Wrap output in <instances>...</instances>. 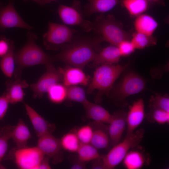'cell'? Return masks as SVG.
<instances>
[{
    "label": "cell",
    "mask_w": 169,
    "mask_h": 169,
    "mask_svg": "<svg viewBox=\"0 0 169 169\" xmlns=\"http://www.w3.org/2000/svg\"><path fill=\"white\" fill-rule=\"evenodd\" d=\"M40 5L41 0H32Z\"/></svg>",
    "instance_id": "f6af8a7d"
},
{
    "label": "cell",
    "mask_w": 169,
    "mask_h": 169,
    "mask_svg": "<svg viewBox=\"0 0 169 169\" xmlns=\"http://www.w3.org/2000/svg\"><path fill=\"white\" fill-rule=\"evenodd\" d=\"M145 133L143 128L137 130L131 135L125 137L122 142L113 146L108 153L102 155L104 169H113L120 163L132 148H135L142 140Z\"/></svg>",
    "instance_id": "8992f818"
},
{
    "label": "cell",
    "mask_w": 169,
    "mask_h": 169,
    "mask_svg": "<svg viewBox=\"0 0 169 169\" xmlns=\"http://www.w3.org/2000/svg\"><path fill=\"white\" fill-rule=\"evenodd\" d=\"M24 106L26 114L38 137L54 131L55 129L54 124L48 121L27 104L25 103Z\"/></svg>",
    "instance_id": "2e32d148"
},
{
    "label": "cell",
    "mask_w": 169,
    "mask_h": 169,
    "mask_svg": "<svg viewBox=\"0 0 169 169\" xmlns=\"http://www.w3.org/2000/svg\"><path fill=\"white\" fill-rule=\"evenodd\" d=\"M131 41L136 49H142L152 46L157 42L156 38L152 36H149L136 32L131 36Z\"/></svg>",
    "instance_id": "f1b7e54d"
},
{
    "label": "cell",
    "mask_w": 169,
    "mask_h": 169,
    "mask_svg": "<svg viewBox=\"0 0 169 169\" xmlns=\"http://www.w3.org/2000/svg\"><path fill=\"white\" fill-rule=\"evenodd\" d=\"M159 68H153L151 70V74L152 77L155 79L160 78L162 74L166 71H168V65Z\"/></svg>",
    "instance_id": "f35d334b"
},
{
    "label": "cell",
    "mask_w": 169,
    "mask_h": 169,
    "mask_svg": "<svg viewBox=\"0 0 169 169\" xmlns=\"http://www.w3.org/2000/svg\"><path fill=\"white\" fill-rule=\"evenodd\" d=\"M10 104L4 93L0 96V120H2L5 115Z\"/></svg>",
    "instance_id": "8d00e7d4"
},
{
    "label": "cell",
    "mask_w": 169,
    "mask_h": 169,
    "mask_svg": "<svg viewBox=\"0 0 169 169\" xmlns=\"http://www.w3.org/2000/svg\"><path fill=\"white\" fill-rule=\"evenodd\" d=\"M48 156H45L41 161L38 169H50L51 167L49 165V161L50 159Z\"/></svg>",
    "instance_id": "60d3db41"
},
{
    "label": "cell",
    "mask_w": 169,
    "mask_h": 169,
    "mask_svg": "<svg viewBox=\"0 0 169 169\" xmlns=\"http://www.w3.org/2000/svg\"><path fill=\"white\" fill-rule=\"evenodd\" d=\"M36 146L45 156L52 158L54 163H57L62 160V149L60 139L54 136L52 134L39 137Z\"/></svg>",
    "instance_id": "7c38bea8"
},
{
    "label": "cell",
    "mask_w": 169,
    "mask_h": 169,
    "mask_svg": "<svg viewBox=\"0 0 169 169\" xmlns=\"http://www.w3.org/2000/svg\"><path fill=\"white\" fill-rule=\"evenodd\" d=\"M14 49V42L11 40L9 51L0 59V69L5 77L9 78L13 75L15 69Z\"/></svg>",
    "instance_id": "d4e9b609"
},
{
    "label": "cell",
    "mask_w": 169,
    "mask_h": 169,
    "mask_svg": "<svg viewBox=\"0 0 169 169\" xmlns=\"http://www.w3.org/2000/svg\"><path fill=\"white\" fill-rule=\"evenodd\" d=\"M146 81L142 77L134 72L127 74L113 89L110 98L117 105L125 107L127 104L126 99L145 89Z\"/></svg>",
    "instance_id": "5b68a950"
},
{
    "label": "cell",
    "mask_w": 169,
    "mask_h": 169,
    "mask_svg": "<svg viewBox=\"0 0 169 169\" xmlns=\"http://www.w3.org/2000/svg\"><path fill=\"white\" fill-rule=\"evenodd\" d=\"M77 152L78 158L85 163L92 161L101 155L98 149L90 143H80Z\"/></svg>",
    "instance_id": "83f0119b"
},
{
    "label": "cell",
    "mask_w": 169,
    "mask_h": 169,
    "mask_svg": "<svg viewBox=\"0 0 169 169\" xmlns=\"http://www.w3.org/2000/svg\"><path fill=\"white\" fill-rule=\"evenodd\" d=\"M3 168L4 167L0 165V168Z\"/></svg>",
    "instance_id": "bcb514c9"
},
{
    "label": "cell",
    "mask_w": 169,
    "mask_h": 169,
    "mask_svg": "<svg viewBox=\"0 0 169 169\" xmlns=\"http://www.w3.org/2000/svg\"><path fill=\"white\" fill-rule=\"evenodd\" d=\"M84 108L86 116L94 121L109 124L112 117L111 115L104 107L92 103L87 99L82 104Z\"/></svg>",
    "instance_id": "ac0fdd59"
},
{
    "label": "cell",
    "mask_w": 169,
    "mask_h": 169,
    "mask_svg": "<svg viewBox=\"0 0 169 169\" xmlns=\"http://www.w3.org/2000/svg\"><path fill=\"white\" fill-rule=\"evenodd\" d=\"M121 3L130 15L136 17L145 12L151 4L147 0H122Z\"/></svg>",
    "instance_id": "484cf974"
},
{
    "label": "cell",
    "mask_w": 169,
    "mask_h": 169,
    "mask_svg": "<svg viewBox=\"0 0 169 169\" xmlns=\"http://www.w3.org/2000/svg\"><path fill=\"white\" fill-rule=\"evenodd\" d=\"M26 35V44L14 53L16 66L13 74L15 79L21 78L22 70L25 68L39 64L46 66L55 61L53 56L47 54L36 43L37 39L36 34L29 31Z\"/></svg>",
    "instance_id": "7a4b0ae2"
},
{
    "label": "cell",
    "mask_w": 169,
    "mask_h": 169,
    "mask_svg": "<svg viewBox=\"0 0 169 169\" xmlns=\"http://www.w3.org/2000/svg\"><path fill=\"white\" fill-rule=\"evenodd\" d=\"M144 104L143 100L140 99L129 107L127 113V132L125 137L132 134L142 122L145 117Z\"/></svg>",
    "instance_id": "9a60e30c"
},
{
    "label": "cell",
    "mask_w": 169,
    "mask_h": 169,
    "mask_svg": "<svg viewBox=\"0 0 169 169\" xmlns=\"http://www.w3.org/2000/svg\"><path fill=\"white\" fill-rule=\"evenodd\" d=\"M86 167L85 162L80 161L78 158L76 160L73 162L72 166L71 167L72 169H84Z\"/></svg>",
    "instance_id": "b9f144b4"
},
{
    "label": "cell",
    "mask_w": 169,
    "mask_h": 169,
    "mask_svg": "<svg viewBox=\"0 0 169 169\" xmlns=\"http://www.w3.org/2000/svg\"><path fill=\"white\" fill-rule=\"evenodd\" d=\"M120 57L117 46L111 44L102 49L90 65L95 67L103 64H115L118 63Z\"/></svg>",
    "instance_id": "ffe728a7"
},
{
    "label": "cell",
    "mask_w": 169,
    "mask_h": 169,
    "mask_svg": "<svg viewBox=\"0 0 169 169\" xmlns=\"http://www.w3.org/2000/svg\"><path fill=\"white\" fill-rule=\"evenodd\" d=\"M46 72L35 83L30 85L34 98H41L54 85L62 82V76L53 64L45 66Z\"/></svg>",
    "instance_id": "30bf717a"
},
{
    "label": "cell",
    "mask_w": 169,
    "mask_h": 169,
    "mask_svg": "<svg viewBox=\"0 0 169 169\" xmlns=\"http://www.w3.org/2000/svg\"><path fill=\"white\" fill-rule=\"evenodd\" d=\"M14 126L7 125L0 131V162L3 158L7 151L8 141L11 139V135Z\"/></svg>",
    "instance_id": "d6a6232c"
},
{
    "label": "cell",
    "mask_w": 169,
    "mask_h": 169,
    "mask_svg": "<svg viewBox=\"0 0 169 169\" xmlns=\"http://www.w3.org/2000/svg\"><path fill=\"white\" fill-rule=\"evenodd\" d=\"M90 125L93 134L90 144L97 149L107 148L110 143L108 127L104 123L95 121Z\"/></svg>",
    "instance_id": "44dd1931"
},
{
    "label": "cell",
    "mask_w": 169,
    "mask_h": 169,
    "mask_svg": "<svg viewBox=\"0 0 169 169\" xmlns=\"http://www.w3.org/2000/svg\"><path fill=\"white\" fill-rule=\"evenodd\" d=\"M83 10L85 17H89L95 13H104L114 8L122 0H87Z\"/></svg>",
    "instance_id": "d6986e66"
},
{
    "label": "cell",
    "mask_w": 169,
    "mask_h": 169,
    "mask_svg": "<svg viewBox=\"0 0 169 169\" xmlns=\"http://www.w3.org/2000/svg\"><path fill=\"white\" fill-rule=\"evenodd\" d=\"M58 69L62 74L63 84L66 87L78 84L85 86L89 84L90 77L79 68L66 64L64 68Z\"/></svg>",
    "instance_id": "5bb4252c"
},
{
    "label": "cell",
    "mask_w": 169,
    "mask_h": 169,
    "mask_svg": "<svg viewBox=\"0 0 169 169\" xmlns=\"http://www.w3.org/2000/svg\"><path fill=\"white\" fill-rule=\"evenodd\" d=\"M67 87L66 100L82 104L87 99L84 89L77 85L71 86Z\"/></svg>",
    "instance_id": "836d02e7"
},
{
    "label": "cell",
    "mask_w": 169,
    "mask_h": 169,
    "mask_svg": "<svg viewBox=\"0 0 169 169\" xmlns=\"http://www.w3.org/2000/svg\"><path fill=\"white\" fill-rule=\"evenodd\" d=\"M149 158L141 150L134 149L129 151L122 161L125 167L127 169H140L148 164Z\"/></svg>",
    "instance_id": "603a6c76"
},
{
    "label": "cell",
    "mask_w": 169,
    "mask_h": 169,
    "mask_svg": "<svg viewBox=\"0 0 169 169\" xmlns=\"http://www.w3.org/2000/svg\"><path fill=\"white\" fill-rule=\"evenodd\" d=\"M149 100V107L151 109H161L169 112V97L168 94L161 95L153 92Z\"/></svg>",
    "instance_id": "4dcf8cb0"
},
{
    "label": "cell",
    "mask_w": 169,
    "mask_h": 169,
    "mask_svg": "<svg viewBox=\"0 0 169 169\" xmlns=\"http://www.w3.org/2000/svg\"><path fill=\"white\" fill-rule=\"evenodd\" d=\"M145 117L148 121L152 123L162 125L169 123V112L161 109H151Z\"/></svg>",
    "instance_id": "1f68e13d"
},
{
    "label": "cell",
    "mask_w": 169,
    "mask_h": 169,
    "mask_svg": "<svg viewBox=\"0 0 169 169\" xmlns=\"http://www.w3.org/2000/svg\"><path fill=\"white\" fill-rule=\"evenodd\" d=\"M75 132L81 143H90L93 134V129L90 125L82 126Z\"/></svg>",
    "instance_id": "e575fe53"
},
{
    "label": "cell",
    "mask_w": 169,
    "mask_h": 169,
    "mask_svg": "<svg viewBox=\"0 0 169 169\" xmlns=\"http://www.w3.org/2000/svg\"><path fill=\"white\" fill-rule=\"evenodd\" d=\"M127 112L120 110L112 115L108 126L110 143L112 146L119 143L126 126Z\"/></svg>",
    "instance_id": "4fadbf2b"
},
{
    "label": "cell",
    "mask_w": 169,
    "mask_h": 169,
    "mask_svg": "<svg viewBox=\"0 0 169 169\" xmlns=\"http://www.w3.org/2000/svg\"><path fill=\"white\" fill-rule=\"evenodd\" d=\"M6 91L4 93L10 104H13L22 102L25 95L23 89L29 86L25 80L21 78L14 80L8 79L5 82Z\"/></svg>",
    "instance_id": "e0dca14e"
},
{
    "label": "cell",
    "mask_w": 169,
    "mask_h": 169,
    "mask_svg": "<svg viewBox=\"0 0 169 169\" xmlns=\"http://www.w3.org/2000/svg\"><path fill=\"white\" fill-rule=\"evenodd\" d=\"M47 93L48 97L51 102L60 104L66 100L67 87L63 84L59 83L52 86Z\"/></svg>",
    "instance_id": "4316f807"
},
{
    "label": "cell",
    "mask_w": 169,
    "mask_h": 169,
    "mask_svg": "<svg viewBox=\"0 0 169 169\" xmlns=\"http://www.w3.org/2000/svg\"><path fill=\"white\" fill-rule=\"evenodd\" d=\"M45 155L37 146H26L13 149L8 155L21 169H38Z\"/></svg>",
    "instance_id": "9c48e42d"
},
{
    "label": "cell",
    "mask_w": 169,
    "mask_h": 169,
    "mask_svg": "<svg viewBox=\"0 0 169 169\" xmlns=\"http://www.w3.org/2000/svg\"><path fill=\"white\" fill-rule=\"evenodd\" d=\"M128 66V64H103L96 67L89 84L87 93L91 94L97 90L98 92L95 101L97 103L100 102L103 95L108 93L115 81Z\"/></svg>",
    "instance_id": "3957f363"
},
{
    "label": "cell",
    "mask_w": 169,
    "mask_h": 169,
    "mask_svg": "<svg viewBox=\"0 0 169 169\" xmlns=\"http://www.w3.org/2000/svg\"><path fill=\"white\" fill-rule=\"evenodd\" d=\"M117 47L121 56H128L132 53L136 49L131 40H129L121 41Z\"/></svg>",
    "instance_id": "d590c367"
},
{
    "label": "cell",
    "mask_w": 169,
    "mask_h": 169,
    "mask_svg": "<svg viewBox=\"0 0 169 169\" xmlns=\"http://www.w3.org/2000/svg\"><path fill=\"white\" fill-rule=\"evenodd\" d=\"M57 0H41V6H43L51 2Z\"/></svg>",
    "instance_id": "ee69618b"
},
{
    "label": "cell",
    "mask_w": 169,
    "mask_h": 169,
    "mask_svg": "<svg viewBox=\"0 0 169 169\" xmlns=\"http://www.w3.org/2000/svg\"><path fill=\"white\" fill-rule=\"evenodd\" d=\"M158 26V23L151 16L142 14L137 17L134 22L136 32L152 36Z\"/></svg>",
    "instance_id": "7402d4cb"
},
{
    "label": "cell",
    "mask_w": 169,
    "mask_h": 169,
    "mask_svg": "<svg viewBox=\"0 0 169 169\" xmlns=\"http://www.w3.org/2000/svg\"><path fill=\"white\" fill-rule=\"evenodd\" d=\"M150 3L152 4L164 5V0H147Z\"/></svg>",
    "instance_id": "7bdbcfd3"
},
{
    "label": "cell",
    "mask_w": 169,
    "mask_h": 169,
    "mask_svg": "<svg viewBox=\"0 0 169 169\" xmlns=\"http://www.w3.org/2000/svg\"><path fill=\"white\" fill-rule=\"evenodd\" d=\"M11 40L5 38L0 39V57L6 54L9 50Z\"/></svg>",
    "instance_id": "74e56055"
},
{
    "label": "cell",
    "mask_w": 169,
    "mask_h": 169,
    "mask_svg": "<svg viewBox=\"0 0 169 169\" xmlns=\"http://www.w3.org/2000/svg\"><path fill=\"white\" fill-rule=\"evenodd\" d=\"M60 141L62 149L70 152H77L80 144L75 132L66 133Z\"/></svg>",
    "instance_id": "f546056e"
},
{
    "label": "cell",
    "mask_w": 169,
    "mask_h": 169,
    "mask_svg": "<svg viewBox=\"0 0 169 169\" xmlns=\"http://www.w3.org/2000/svg\"><path fill=\"white\" fill-rule=\"evenodd\" d=\"M77 31L65 25L49 22L43 36V44L47 50H57L70 42Z\"/></svg>",
    "instance_id": "52a82bcc"
},
{
    "label": "cell",
    "mask_w": 169,
    "mask_h": 169,
    "mask_svg": "<svg viewBox=\"0 0 169 169\" xmlns=\"http://www.w3.org/2000/svg\"><path fill=\"white\" fill-rule=\"evenodd\" d=\"M31 136L28 127L22 119H19L17 125L14 126L11 135V139L15 143L16 147L26 146Z\"/></svg>",
    "instance_id": "cb8c5ba5"
},
{
    "label": "cell",
    "mask_w": 169,
    "mask_h": 169,
    "mask_svg": "<svg viewBox=\"0 0 169 169\" xmlns=\"http://www.w3.org/2000/svg\"><path fill=\"white\" fill-rule=\"evenodd\" d=\"M93 29L96 36L103 41L117 46L121 41L131 39V36L125 31L122 24L112 15L100 14L93 23Z\"/></svg>",
    "instance_id": "277c9868"
},
{
    "label": "cell",
    "mask_w": 169,
    "mask_h": 169,
    "mask_svg": "<svg viewBox=\"0 0 169 169\" xmlns=\"http://www.w3.org/2000/svg\"><path fill=\"white\" fill-rule=\"evenodd\" d=\"M92 161L91 169H104V162L102 155H101L100 157Z\"/></svg>",
    "instance_id": "ab89813d"
},
{
    "label": "cell",
    "mask_w": 169,
    "mask_h": 169,
    "mask_svg": "<svg viewBox=\"0 0 169 169\" xmlns=\"http://www.w3.org/2000/svg\"><path fill=\"white\" fill-rule=\"evenodd\" d=\"M57 12L63 23L78 26L87 33L92 30L93 23L84 18L81 3L79 0H74L70 6L60 4Z\"/></svg>",
    "instance_id": "ba28073f"
},
{
    "label": "cell",
    "mask_w": 169,
    "mask_h": 169,
    "mask_svg": "<svg viewBox=\"0 0 169 169\" xmlns=\"http://www.w3.org/2000/svg\"><path fill=\"white\" fill-rule=\"evenodd\" d=\"M13 28H24L30 30L33 28L26 23L16 10L13 0L3 6L0 3V30Z\"/></svg>",
    "instance_id": "8fae6325"
},
{
    "label": "cell",
    "mask_w": 169,
    "mask_h": 169,
    "mask_svg": "<svg viewBox=\"0 0 169 169\" xmlns=\"http://www.w3.org/2000/svg\"><path fill=\"white\" fill-rule=\"evenodd\" d=\"M103 41L100 37H73L63 46L60 51L53 56L55 61L63 62L83 69L89 62L93 61L102 49Z\"/></svg>",
    "instance_id": "6da1fadb"
}]
</instances>
